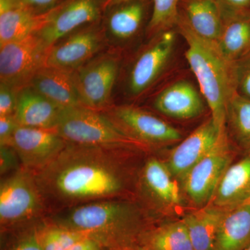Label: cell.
I'll return each instance as SVG.
<instances>
[{
    "instance_id": "6da1fadb",
    "label": "cell",
    "mask_w": 250,
    "mask_h": 250,
    "mask_svg": "<svg viewBox=\"0 0 250 250\" xmlns=\"http://www.w3.org/2000/svg\"><path fill=\"white\" fill-rule=\"evenodd\" d=\"M129 151L67 143L35 174L49 215L90 202L124 198L130 181L124 155Z\"/></svg>"
},
{
    "instance_id": "7a4b0ae2",
    "label": "cell",
    "mask_w": 250,
    "mask_h": 250,
    "mask_svg": "<svg viewBox=\"0 0 250 250\" xmlns=\"http://www.w3.org/2000/svg\"><path fill=\"white\" fill-rule=\"evenodd\" d=\"M47 219L84 233L111 250L135 249L149 229L139 206L125 198L77 206L49 215Z\"/></svg>"
},
{
    "instance_id": "3957f363",
    "label": "cell",
    "mask_w": 250,
    "mask_h": 250,
    "mask_svg": "<svg viewBox=\"0 0 250 250\" xmlns=\"http://www.w3.org/2000/svg\"><path fill=\"white\" fill-rule=\"evenodd\" d=\"M187 44L189 65L220 129H226L227 108L236 91V62L222 52L216 41L197 34L180 14L176 24Z\"/></svg>"
},
{
    "instance_id": "277c9868",
    "label": "cell",
    "mask_w": 250,
    "mask_h": 250,
    "mask_svg": "<svg viewBox=\"0 0 250 250\" xmlns=\"http://www.w3.org/2000/svg\"><path fill=\"white\" fill-rule=\"evenodd\" d=\"M48 215L34 172L21 167L4 176L0 184L1 231H16L40 223Z\"/></svg>"
},
{
    "instance_id": "5b68a950",
    "label": "cell",
    "mask_w": 250,
    "mask_h": 250,
    "mask_svg": "<svg viewBox=\"0 0 250 250\" xmlns=\"http://www.w3.org/2000/svg\"><path fill=\"white\" fill-rule=\"evenodd\" d=\"M55 129L72 144L130 150L146 147L126 134L109 116L83 106L62 108Z\"/></svg>"
},
{
    "instance_id": "8992f818",
    "label": "cell",
    "mask_w": 250,
    "mask_h": 250,
    "mask_svg": "<svg viewBox=\"0 0 250 250\" xmlns=\"http://www.w3.org/2000/svg\"><path fill=\"white\" fill-rule=\"evenodd\" d=\"M49 48L37 33L0 46L1 83L17 90L27 86L45 67Z\"/></svg>"
},
{
    "instance_id": "52a82bcc",
    "label": "cell",
    "mask_w": 250,
    "mask_h": 250,
    "mask_svg": "<svg viewBox=\"0 0 250 250\" xmlns=\"http://www.w3.org/2000/svg\"><path fill=\"white\" fill-rule=\"evenodd\" d=\"M232 154L227 129L208 154L195 164L184 177V190L194 205L205 207L211 202L220 179L231 165Z\"/></svg>"
},
{
    "instance_id": "ba28073f",
    "label": "cell",
    "mask_w": 250,
    "mask_h": 250,
    "mask_svg": "<svg viewBox=\"0 0 250 250\" xmlns=\"http://www.w3.org/2000/svg\"><path fill=\"white\" fill-rule=\"evenodd\" d=\"M118 68V59L104 54L72 72L82 106L95 111L108 106Z\"/></svg>"
},
{
    "instance_id": "9c48e42d",
    "label": "cell",
    "mask_w": 250,
    "mask_h": 250,
    "mask_svg": "<svg viewBox=\"0 0 250 250\" xmlns=\"http://www.w3.org/2000/svg\"><path fill=\"white\" fill-rule=\"evenodd\" d=\"M67 144L56 129L19 126L9 146L16 150L22 167L36 174L51 164Z\"/></svg>"
},
{
    "instance_id": "30bf717a",
    "label": "cell",
    "mask_w": 250,
    "mask_h": 250,
    "mask_svg": "<svg viewBox=\"0 0 250 250\" xmlns=\"http://www.w3.org/2000/svg\"><path fill=\"white\" fill-rule=\"evenodd\" d=\"M108 116L130 137L146 147L177 142L182 138L180 131L173 126L140 108L118 106Z\"/></svg>"
},
{
    "instance_id": "8fae6325",
    "label": "cell",
    "mask_w": 250,
    "mask_h": 250,
    "mask_svg": "<svg viewBox=\"0 0 250 250\" xmlns=\"http://www.w3.org/2000/svg\"><path fill=\"white\" fill-rule=\"evenodd\" d=\"M102 7L101 0H69L47 12L45 24L37 34L51 47L81 26L98 21Z\"/></svg>"
},
{
    "instance_id": "7c38bea8",
    "label": "cell",
    "mask_w": 250,
    "mask_h": 250,
    "mask_svg": "<svg viewBox=\"0 0 250 250\" xmlns=\"http://www.w3.org/2000/svg\"><path fill=\"white\" fill-rule=\"evenodd\" d=\"M104 42L103 32L98 28H86L72 33L49 48L45 66L69 72L76 71L98 53Z\"/></svg>"
},
{
    "instance_id": "4fadbf2b",
    "label": "cell",
    "mask_w": 250,
    "mask_h": 250,
    "mask_svg": "<svg viewBox=\"0 0 250 250\" xmlns=\"http://www.w3.org/2000/svg\"><path fill=\"white\" fill-rule=\"evenodd\" d=\"M225 129H220L210 117L174 147L166 163L174 178L182 182L190 169L214 147Z\"/></svg>"
},
{
    "instance_id": "5bb4252c",
    "label": "cell",
    "mask_w": 250,
    "mask_h": 250,
    "mask_svg": "<svg viewBox=\"0 0 250 250\" xmlns=\"http://www.w3.org/2000/svg\"><path fill=\"white\" fill-rule=\"evenodd\" d=\"M175 34L161 32L134 62L130 72L128 88L132 95L143 93L152 85L169 62L175 43Z\"/></svg>"
},
{
    "instance_id": "9a60e30c",
    "label": "cell",
    "mask_w": 250,
    "mask_h": 250,
    "mask_svg": "<svg viewBox=\"0 0 250 250\" xmlns=\"http://www.w3.org/2000/svg\"><path fill=\"white\" fill-rule=\"evenodd\" d=\"M62 109L30 85H27L18 91L15 118L20 126L55 129Z\"/></svg>"
},
{
    "instance_id": "2e32d148",
    "label": "cell",
    "mask_w": 250,
    "mask_h": 250,
    "mask_svg": "<svg viewBox=\"0 0 250 250\" xmlns=\"http://www.w3.org/2000/svg\"><path fill=\"white\" fill-rule=\"evenodd\" d=\"M154 107L162 114L178 120H188L200 116L205 111L201 95L187 81H179L158 95Z\"/></svg>"
},
{
    "instance_id": "e0dca14e",
    "label": "cell",
    "mask_w": 250,
    "mask_h": 250,
    "mask_svg": "<svg viewBox=\"0 0 250 250\" xmlns=\"http://www.w3.org/2000/svg\"><path fill=\"white\" fill-rule=\"evenodd\" d=\"M140 186L146 196L159 205L176 206L182 202L177 181L166 163L156 158L145 162L139 175Z\"/></svg>"
},
{
    "instance_id": "ac0fdd59",
    "label": "cell",
    "mask_w": 250,
    "mask_h": 250,
    "mask_svg": "<svg viewBox=\"0 0 250 250\" xmlns=\"http://www.w3.org/2000/svg\"><path fill=\"white\" fill-rule=\"evenodd\" d=\"M47 15L28 9L17 0H0V46L39 32Z\"/></svg>"
},
{
    "instance_id": "d6986e66",
    "label": "cell",
    "mask_w": 250,
    "mask_h": 250,
    "mask_svg": "<svg viewBox=\"0 0 250 250\" xmlns=\"http://www.w3.org/2000/svg\"><path fill=\"white\" fill-rule=\"evenodd\" d=\"M250 202V153L231 164L220 179L212 205L225 210Z\"/></svg>"
},
{
    "instance_id": "ffe728a7",
    "label": "cell",
    "mask_w": 250,
    "mask_h": 250,
    "mask_svg": "<svg viewBox=\"0 0 250 250\" xmlns=\"http://www.w3.org/2000/svg\"><path fill=\"white\" fill-rule=\"evenodd\" d=\"M28 85L62 108L82 106L72 72L45 66Z\"/></svg>"
},
{
    "instance_id": "44dd1931",
    "label": "cell",
    "mask_w": 250,
    "mask_h": 250,
    "mask_svg": "<svg viewBox=\"0 0 250 250\" xmlns=\"http://www.w3.org/2000/svg\"><path fill=\"white\" fill-rule=\"evenodd\" d=\"M250 245V202L227 210L219 226L215 250H245Z\"/></svg>"
},
{
    "instance_id": "7402d4cb",
    "label": "cell",
    "mask_w": 250,
    "mask_h": 250,
    "mask_svg": "<svg viewBox=\"0 0 250 250\" xmlns=\"http://www.w3.org/2000/svg\"><path fill=\"white\" fill-rule=\"evenodd\" d=\"M182 15L199 36L217 41L224 26L223 13L215 0H184Z\"/></svg>"
},
{
    "instance_id": "603a6c76",
    "label": "cell",
    "mask_w": 250,
    "mask_h": 250,
    "mask_svg": "<svg viewBox=\"0 0 250 250\" xmlns=\"http://www.w3.org/2000/svg\"><path fill=\"white\" fill-rule=\"evenodd\" d=\"M226 210L210 204L184 217L194 250H215L217 232Z\"/></svg>"
},
{
    "instance_id": "cb8c5ba5",
    "label": "cell",
    "mask_w": 250,
    "mask_h": 250,
    "mask_svg": "<svg viewBox=\"0 0 250 250\" xmlns=\"http://www.w3.org/2000/svg\"><path fill=\"white\" fill-rule=\"evenodd\" d=\"M222 52L232 62L250 52V13L234 15L224 19L221 34L216 41Z\"/></svg>"
},
{
    "instance_id": "d4e9b609",
    "label": "cell",
    "mask_w": 250,
    "mask_h": 250,
    "mask_svg": "<svg viewBox=\"0 0 250 250\" xmlns=\"http://www.w3.org/2000/svg\"><path fill=\"white\" fill-rule=\"evenodd\" d=\"M146 250H194L183 220L149 229L139 246Z\"/></svg>"
},
{
    "instance_id": "484cf974",
    "label": "cell",
    "mask_w": 250,
    "mask_h": 250,
    "mask_svg": "<svg viewBox=\"0 0 250 250\" xmlns=\"http://www.w3.org/2000/svg\"><path fill=\"white\" fill-rule=\"evenodd\" d=\"M227 123L238 144L250 153V100L235 93L227 108Z\"/></svg>"
},
{
    "instance_id": "4316f807",
    "label": "cell",
    "mask_w": 250,
    "mask_h": 250,
    "mask_svg": "<svg viewBox=\"0 0 250 250\" xmlns=\"http://www.w3.org/2000/svg\"><path fill=\"white\" fill-rule=\"evenodd\" d=\"M144 16L143 5L130 3L113 11L108 21V30L118 40H126L139 31Z\"/></svg>"
},
{
    "instance_id": "83f0119b",
    "label": "cell",
    "mask_w": 250,
    "mask_h": 250,
    "mask_svg": "<svg viewBox=\"0 0 250 250\" xmlns=\"http://www.w3.org/2000/svg\"><path fill=\"white\" fill-rule=\"evenodd\" d=\"M39 240L43 250H69L81 240L88 237L45 218L39 224Z\"/></svg>"
},
{
    "instance_id": "f1b7e54d",
    "label": "cell",
    "mask_w": 250,
    "mask_h": 250,
    "mask_svg": "<svg viewBox=\"0 0 250 250\" xmlns=\"http://www.w3.org/2000/svg\"><path fill=\"white\" fill-rule=\"evenodd\" d=\"M181 0H154L152 17L147 26L150 35L161 34L176 26Z\"/></svg>"
},
{
    "instance_id": "f546056e",
    "label": "cell",
    "mask_w": 250,
    "mask_h": 250,
    "mask_svg": "<svg viewBox=\"0 0 250 250\" xmlns=\"http://www.w3.org/2000/svg\"><path fill=\"white\" fill-rule=\"evenodd\" d=\"M40 223L16 230L18 232L17 236L6 250H43L38 231Z\"/></svg>"
},
{
    "instance_id": "4dcf8cb0",
    "label": "cell",
    "mask_w": 250,
    "mask_h": 250,
    "mask_svg": "<svg viewBox=\"0 0 250 250\" xmlns=\"http://www.w3.org/2000/svg\"><path fill=\"white\" fill-rule=\"evenodd\" d=\"M237 93L250 100V52L236 62Z\"/></svg>"
},
{
    "instance_id": "1f68e13d",
    "label": "cell",
    "mask_w": 250,
    "mask_h": 250,
    "mask_svg": "<svg viewBox=\"0 0 250 250\" xmlns=\"http://www.w3.org/2000/svg\"><path fill=\"white\" fill-rule=\"evenodd\" d=\"M18 91L9 85L0 83V116H15Z\"/></svg>"
},
{
    "instance_id": "d6a6232c",
    "label": "cell",
    "mask_w": 250,
    "mask_h": 250,
    "mask_svg": "<svg viewBox=\"0 0 250 250\" xmlns=\"http://www.w3.org/2000/svg\"><path fill=\"white\" fill-rule=\"evenodd\" d=\"M21 161L17 153L11 146H0V174L7 175L21 168Z\"/></svg>"
},
{
    "instance_id": "836d02e7",
    "label": "cell",
    "mask_w": 250,
    "mask_h": 250,
    "mask_svg": "<svg viewBox=\"0 0 250 250\" xmlns=\"http://www.w3.org/2000/svg\"><path fill=\"white\" fill-rule=\"evenodd\" d=\"M218 3L224 19L237 14L250 13V0H215Z\"/></svg>"
},
{
    "instance_id": "e575fe53",
    "label": "cell",
    "mask_w": 250,
    "mask_h": 250,
    "mask_svg": "<svg viewBox=\"0 0 250 250\" xmlns=\"http://www.w3.org/2000/svg\"><path fill=\"white\" fill-rule=\"evenodd\" d=\"M19 126L15 116H0V146H9Z\"/></svg>"
},
{
    "instance_id": "d590c367",
    "label": "cell",
    "mask_w": 250,
    "mask_h": 250,
    "mask_svg": "<svg viewBox=\"0 0 250 250\" xmlns=\"http://www.w3.org/2000/svg\"><path fill=\"white\" fill-rule=\"evenodd\" d=\"M59 0H17L18 4L24 7L37 13L39 10L47 9L58 1Z\"/></svg>"
},
{
    "instance_id": "8d00e7d4",
    "label": "cell",
    "mask_w": 250,
    "mask_h": 250,
    "mask_svg": "<svg viewBox=\"0 0 250 250\" xmlns=\"http://www.w3.org/2000/svg\"><path fill=\"white\" fill-rule=\"evenodd\" d=\"M101 243L90 237H85L69 250H107Z\"/></svg>"
},
{
    "instance_id": "74e56055",
    "label": "cell",
    "mask_w": 250,
    "mask_h": 250,
    "mask_svg": "<svg viewBox=\"0 0 250 250\" xmlns=\"http://www.w3.org/2000/svg\"><path fill=\"white\" fill-rule=\"evenodd\" d=\"M126 1H127V0H112L113 3H121Z\"/></svg>"
},
{
    "instance_id": "f35d334b",
    "label": "cell",
    "mask_w": 250,
    "mask_h": 250,
    "mask_svg": "<svg viewBox=\"0 0 250 250\" xmlns=\"http://www.w3.org/2000/svg\"><path fill=\"white\" fill-rule=\"evenodd\" d=\"M133 250H146L143 249V248H141V247H136V248H135V249H134Z\"/></svg>"
},
{
    "instance_id": "ab89813d",
    "label": "cell",
    "mask_w": 250,
    "mask_h": 250,
    "mask_svg": "<svg viewBox=\"0 0 250 250\" xmlns=\"http://www.w3.org/2000/svg\"><path fill=\"white\" fill-rule=\"evenodd\" d=\"M245 250H250V245L248 247V248H246Z\"/></svg>"
},
{
    "instance_id": "60d3db41",
    "label": "cell",
    "mask_w": 250,
    "mask_h": 250,
    "mask_svg": "<svg viewBox=\"0 0 250 250\" xmlns=\"http://www.w3.org/2000/svg\"></svg>"
}]
</instances>
